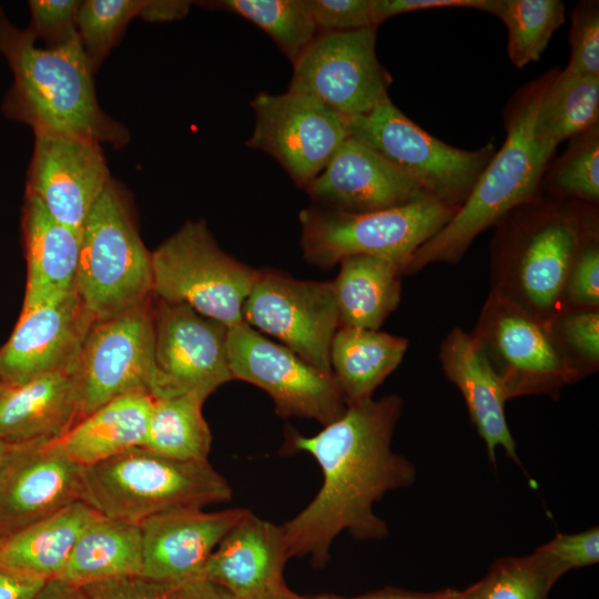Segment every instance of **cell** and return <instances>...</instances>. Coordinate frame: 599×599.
<instances>
[{
	"mask_svg": "<svg viewBox=\"0 0 599 599\" xmlns=\"http://www.w3.org/2000/svg\"><path fill=\"white\" fill-rule=\"evenodd\" d=\"M402 409L397 395L369 398L347 405L338 419L314 436L288 434L290 449L312 455L323 473L314 499L281 525L291 558L308 556L315 567H322L343 531L356 540H380L388 535L374 504L416 480L415 466L392 449Z\"/></svg>",
	"mask_w": 599,
	"mask_h": 599,
	"instance_id": "cell-1",
	"label": "cell"
},
{
	"mask_svg": "<svg viewBox=\"0 0 599 599\" xmlns=\"http://www.w3.org/2000/svg\"><path fill=\"white\" fill-rule=\"evenodd\" d=\"M0 54L13 75L2 105L9 118L34 134L83 138L116 150L130 142L129 129L99 104L94 72L78 33L54 47L40 45L0 8Z\"/></svg>",
	"mask_w": 599,
	"mask_h": 599,
	"instance_id": "cell-2",
	"label": "cell"
},
{
	"mask_svg": "<svg viewBox=\"0 0 599 599\" xmlns=\"http://www.w3.org/2000/svg\"><path fill=\"white\" fill-rule=\"evenodd\" d=\"M494 292L552 324L560 315L576 254L598 225L595 206L561 199H537L517 206L498 223Z\"/></svg>",
	"mask_w": 599,
	"mask_h": 599,
	"instance_id": "cell-3",
	"label": "cell"
},
{
	"mask_svg": "<svg viewBox=\"0 0 599 599\" xmlns=\"http://www.w3.org/2000/svg\"><path fill=\"white\" fill-rule=\"evenodd\" d=\"M559 69L554 68L524 85L510 101L502 145L479 176L465 203L412 256L405 274L432 263L458 262L473 241L510 211L540 196L549 165L537 152L532 128L539 104Z\"/></svg>",
	"mask_w": 599,
	"mask_h": 599,
	"instance_id": "cell-4",
	"label": "cell"
},
{
	"mask_svg": "<svg viewBox=\"0 0 599 599\" xmlns=\"http://www.w3.org/2000/svg\"><path fill=\"white\" fill-rule=\"evenodd\" d=\"M82 501L99 515L141 524L170 510L202 508L232 498L209 461L177 460L145 447L83 467Z\"/></svg>",
	"mask_w": 599,
	"mask_h": 599,
	"instance_id": "cell-5",
	"label": "cell"
},
{
	"mask_svg": "<svg viewBox=\"0 0 599 599\" xmlns=\"http://www.w3.org/2000/svg\"><path fill=\"white\" fill-rule=\"evenodd\" d=\"M74 291L92 322L152 296V253L140 236L129 193L114 179L82 225Z\"/></svg>",
	"mask_w": 599,
	"mask_h": 599,
	"instance_id": "cell-6",
	"label": "cell"
},
{
	"mask_svg": "<svg viewBox=\"0 0 599 599\" xmlns=\"http://www.w3.org/2000/svg\"><path fill=\"white\" fill-rule=\"evenodd\" d=\"M456 211L427 194L368 213H345L314 205L300 212L301 247L305 260L322 268H329L347 256L372 255L396 262L405 274L414 253Z\"/></svg>",
	"mask_w": 599,
	"mask_h": 599,
	"instance_id": "cell-7",
	"label": "cell"
},
{
	"mask_svg": "<svg viewBox=\"0 0 599 599\" xmlns=\"http://www.w3.org/2000/svg\"><path fill=\"white\" fill-rule=\"evenodd\" d=\"M257 275L217 245L203 220L187 221L152 252V296L185 304L227 328L244 323Z\"/></svg>",
	"mask_w": 599,
	"mask_h": 599,
	"instance_id": "cell-8",
	"label": "cell"
},
{
	"mask_svg": "<svg viewBox=\"0 0 599 599\" xmlns=\"http://www.w3.org/2000/svg\"><path fill=\"white\" fill-rule=\"evenodd\" d=\"M348 136L375 149L439 202L458 210L496 153L491 144L464 150L430 135L387 100L346 118Z\"/></svg>",
	"mask_w": 599,
	"mask_h": 599,
	"instance_id": "cell-9",
	"label": "cell"
},
{
	"mask_svg": "<svg viewBox=\"0 0 599 599\" xmlns=\"http://www.w3.org/2000/svg\"><path fill=\"white\" fill-rule=\"evenodd\" d=\"M499 375L508 399L547 394L582 372L557 338L552 324L491 291L473 332Z\"/></svg>",
	"mask_w": 599,
	"mask_h": 599,
	"instance_id": "cell-10",
	"label": "cell"
},
{
	"mask_svg": "<svg viewBox=\"0 0 599 599\" xmlns=\"http://www.w3.org/2000/svg\"><path fill=\"white\" fill-rule=\"evenodd\" d=\"M377 27L317 33L293 63L287 91L309 95L348 118L389 100L392 77L376 55Z\"/></svg>",
	"mask_w": 599,
	"mask_h": 599,
	"instance_id": "cell-11",
	"label": "cell"
},
{
	"mask_svg": "<svg viewBox=\"0 0 599 599\" xmlns=\"http://www.w3.org/2000/svg\"><path fill=\"white\" fill-rule=\"evenodd\" d=\"M226 347L233 378L265 390L280 416L312 418L326 426L344 414L347 405L332 374L246 323L227 329Z\"/></svg>",
	"mask_w": 599,
	"mask_h": 599,
	"instance_id": "cell-12",
	"label": "cell"
},
{
	"mask_svg": "<svg viewBox=\"0 0 599 599\" xmlns=\"http://www.w3.org/2000/svg\"><path fill=\"white\" fill-rule=\"evenodd\" d=\"M243 319L333 375L329 351L339 328L333 281H301L280 272L258 271L244 303Z\"/></svg>",
	"mask_w": 599,
	"mask_h": 599,
	"instance_id": "cell-13",
	"label": "cell"
},
{
	"mask_svg": "<svg viewBox=\"0 0 599 599\" xmlns=\"http://www.w3.org/2000/svg\"><path fill=\"white\" fill-rule=\"evenodd\" d=\"M251 106L255 122L245 145L274 158L304 190L348 138L346 116L309 95L260 92Z\"/></svg>",
	"mask_w": 599,
	"mask_h": 599,
	"instance_id": "cell-14",
	"label": "cell"
},
{
	"mask_svg": "<svg viewBox=\"0 0 599 599\" xmlns=\"http://www.w3.org/2000/svg\"><path fill=\"white\" fill-rule=\"evenodd\" d=\"M152 306L153 398L197 393L206 399L216 388L233 379L226 326L185 304L156 298Z\"/></svg>",
	"mask_w": 599,
	"mask_h": 599,
	"instance_id": "cell-15",
	"label": "cell"
},
{
	"mask_svg": "<svg viewBox=\"0 0 599 599\" xmlns=\"http://www.w3.org/2000/svg\"><path fill=\"white\" fill-rule=\"evenodd\" d=\"M78 365L82 418L119 396L134 392L151 395L154 377L152 296L119 315L93 322Z\"/></svg>",
	"mask_w": 599,
	"mask_h": 599,
	"instance_id": "cell-16",
	"label": "cell"
},
{
	"mask_svg": "<svg viewBox=\"0 0 599 599\" xmlns=\"http://www.w3.org/2000/svg\"><path fill=\"white\" fill-rule=\"evenodd\" d=\"M82 474L57 439L10 444L0 468V539L82 500Z\"/></svg>",
	"mask_w": 599,
	"mask_h": 599,
	"instance_id": "cell-17",
	"label": "cell"
},
{
	"mask_svg": "<svg viewBox=\"0 0 599 599\" xmlns=\"http://www.w3.org/2000/svg\"><path fill=\"white\" fill-rule=\"evenodd\" d=\"M112 176L97 141L37 133L27 190L59 222L81 231Z\"/></svg>",
	"mask_w": 599,
	"mask_h": 599,
	"instance_id": "cell-18",
	"label": "cell"
},
{
	"mask_svg": "<svg viewBox=\"0 0 599 599\" xmlns=\"http://www.w3.org/2000/svg\"><path fill=\"white\" fill-rule=\"evenodd\" d=\"M92 323L75 291L22 306L16 328L0 348L3 385H19L74 363Z\"/></svg>",
	"mask_w": 599,
	"mask_h": 599,
	"instance_id": "cell-19",
	"label": "cell"
},
{
	"mask_svg": "<svg viewBox=\"0 0 599 599\" xmlns=\"http://www.w3.org/2000/svg\"><path fill=\"white\" fill-rule=\"evenodd\" d=\"M245 512L186 508L143 520L141 577L174 588L201 578L214 549Z\"/></svg>",
	"mask_w": 599,
	"mask_h": 599,
	"instance_id": "cell-20",
	"label": "cell"
},
{
	"mask_svg": "<svg viewBox=\"0 0 599 599\" xmlns=\"http://www.w3.org/2000/svg\"><path fill=\"white\" fill-rule=\"evenodd\" d=\"M305 191L315 206L345 213L382 211L426 194L403 170L352 136Z\"/></svg>",
	"mask_w": 599,
	"mask_h": 599,
	"instance_id": "cell-21",
	"label": "cell"
},
{
	"mask_svg": "<svg viewBox=\"0 0 599 599\" xmlns=\"http://www.w3.org/2000/svg\"><path fill=\"white\" fill-rule=\"evenodd\" d=\"M439 359L446 377L464 397L489 461L496 464V450L501 447L520 466L505 415L508 400L505 386L475 335L455 327L441 343Z\"/></svg>",
	"mask_w": 599,
	"mask_h": 599,
	"instance_id": "cell-22",
	"label": "cell"
},
{
	"mask_svg": "<svg viewBox=\"0 0 599 599\" xmlns=\"http://www.w3.org/2000/svg\"><path fill=\"white\" fill-rule=\"evenodd\" d=\"M78 359L0 393V438L8 444L53 440L81 420Z\"/></svg>",
	"mask_w": 599,
	"mask_h": 599,
	"instance_id": "cell-23",
	"label": "cell"
},
{
	"mask_svg": "<svg viewBox=\"0 0 599 599\" xmlns=\"http://www.w3.org/2000/svg\"><path fill=\"white\" fill-rule=\"evenodd\" d=\"M288 559L281 525L246 510L210 556L202 578L240 599H255L284 582Z\"/></svg>",
	"mask_w": 599,
	"mask_h": 599,
	"instance_id": "cell-24",
	"label": "cell"
},
{
	"mask_svg": "<svg viewBox=\"0 0 599 599\" xmlns=\"http://www.w3.org/2000/svg\"><path fill=\"white\" fill-rule=\"evenodd\" d=\"M22 231L28 263L23 306L74 291L81 231L55 220L29 192L24 197Z\"/></svg>",
	"mask_w": 599,
	"mask_h": 599,
	"instance_id": "cell-25",
	"label": "cell"
},
{
	"mask_svg": "<svg viewBox=\"0 0 599 599\" xmlns=\"http://www.w3.org/2000/svg\"><path fill=\"white\" fill-rule=\"evenodd\" d=\"M153 400L146 392L119 396L83 417L57 441L82 467L143 447Z\"/></svg>",
	"mask_w": 599,
	"mask_h": 599,
	"instance_id": "cell-26",
	"label": "cell"
},
{
	"mask_svg": "<svg viewBox=\"0 0 599 599\" xmlns=\"http://www.w3.org/2000/svg\"><path fill=\"white\" fill-rule=\"evenodd\" d=\"M99 514L82 500L0 539V560L43 581L61 575L80 535Z\"/></svg>",
	"mask_w": 599,
	"mask_h": 599,
	"instance_id": "cell-27",
	"label": "cell"
},
{
	"mask_svg": "<svg viewBox=\"0 0 599 599\" xmlns=\"http://www.w3.org/2000/svg\"><path fill=\"white\" fill-rule=\"evenodd\" d=\"M142 564L140 525L99 515L80 535L57 580L84 588L139 577Z\"/></svg>",
	"mask_w": 599,
	"mask_h": 599,
	"instance_id": "cell-28",
	"label": "cell"
},
{
	"mask_svg": "<svg viewBox=\"0 0 599 599\" xmlns=\"http://www.w3.org/2000/svg\"><path fill=\"white\" fill-rule=\"evenodd\" d=\"M402 265L388 258L353 255L339 262L333 281L339 327L378 329L400 301Z\"/></svg>",
	"mask_w": 599,
	"mask_h": 599,
	"instance_id": "cell-29",
	"label": "cell"
},
{
	"mask_svg": "<svg viewBox=\"0 0 599 599\" xmlns=\"http://www.w3.org/2000/svg\"><path fill=\"white\" fill-rule=\"evenodd\" d=\"M408 341L378 329L339 327L329 362L346 405L372 398L375 389L400 364Z\"/></svg>",
	"mask_w": 599,
	"mask_h": 599,
	"instance_id": "cell-30",
	"label": "cell"
},
{
	"mask_svg": "<svg viewBox=\"0 0 599 599\" xmlns=\"http://www.w3.org/2000/svg\"><path fill=\"white\" fill-rule=\"evenodd\" d=\"M599 123V77L558 74L548 87L536 114L532 139L541 158L550 161L565 140Z\"/></svg>",
	"mask_w": 599,
	"mask_h": 599,
	"instance_id": "cell-31",
	"label": "cell"
},
{
	"mask_svg": "<svg viewBox=\"0 0 599 599\" xmlns=\"http://www.w3.org/2000/svg\"><path fill=\"white\" fill-rule=\"evenodd\" d=\"M204 400L197 393L154 398L143 447L177 460L209 461L212 434Z\"/></svg>",
	"mask_w": 599,
	"mask_h": 599,
	"instance_id": "cell-32",
	"label": "cell"
},
{
	"mask_svg": "<svg viewBox=\"0 0 599 599\" xmlns=\"http://www.w3.org/2000/svg\"><path fill=\"white\" fill-rule=\"evenodd\" d=\"M481 11L506 26L507 53L516 68L537 61L566 20L565 3L560 0H486Z\"/></svg>",
	"mask_w": 599,
	"mask_h": 599,
	"instance_id": "cell-33",
	"label": "cell"
},
{
	"mask_svg": "<svg viewBox=\"0 0 599 599\" xmlns=\"http://www.w3.org/2000/svg\"><path fill=\"white\" fill-rule=\"evenodd\" d=\"M199 3L237 14L257 26L292 64L318 33L306 0H215Z\"/></svg>",
	"mask_w": 599,
	"mask_h": 599,
	"instance_id": "cell-34",
	"label": "cell"
},
{
	"mask_svg": "<svg viewBox=\"0 0 599 599\" xmlns=\"http://www.w3.org/2000/svg\"><path fill=\"white\" fill-rule=\"evenodd\" d=\"M556 199L595 206L599 201V123L569 139L561 156L547 167L541 186Z\"/></svg>",
	"mask_w": 599,
	"mask_h": 599,
	"instance_id": "cell-35",
	"label": "cell"
},
{
	"mask_svg": "<svg viewBox=\"0 0 599 599\" xmlns=\"http://www.w3.org/2000/svg\"><path fill=\"white\" fill-rule=\"evenodd\" d=\"M148 0H85L77 17L78 35L95 73L119 43L130 21L139 17Z\"/></svg>",
	"mask_w": 599,
	"mask_h": 599,
	"instance_id": "cell-36",
	"label": "cell"
},
{
	"mask_svg": "<svg viewBox=\"0 0 599 599\" xmlns=\"http://www.w3.org/2000/svg\"><path fill=\"white\" fill-rule=\"evenodd\" d=\"M484 579V599H547L558 580L534 552L496 559Z\"/></svg>",
	"mask_w": 599,
	"mask_h": 599,
	"instance_id": "cell-37",
	"label": "cell"
},
{
	"mask_svg": "<svg viewBox=\"0 0 599 599\" xmlns=\"http://www.w3.org/2000/svg\"><path fill=\"white\" fill-rule=\"evenodd\" d=\"M570 59L564 77H599V2L579 1L571 11Z\"/></svg>",
	"mask_w": 599,
	"mask_h": 599,
	"instance_id": "cell-38",
	"label": "cell"
},
{
	"mask_svg": "<svg viewBox=\"0 0 599 599\" xmlns=\"http://www.w3.org/2000/svg\"><path fill=\"white\" fill-rule=\"evenodd\" d=\"M560 344L582 374L593 370L599 363V313L596 309H576L560 314L552 322Z\"/></svg>",
	"mask_w": 599,
	"mask_h": 599,
	"instance_id": "cell-39",
	"label": "cell"
},
{
	"mask_svg": "<svg viewBox=\"0 0 599 599\" xmlns=\"http://www.w3.org/2000/svg\"><path fill=\"white\" fill-rule=\"evenodd\" d=\"M534 554L559 579L571 569L591 566L599 561V529L596 526L577 534L557 532Z\"/></svg>",
	"mask_w": 599,
	"mask_h": 599,
	"instance_id": "cell-40",
	"label": "cell"
},
{
	"mask_svg": "<svg viewBox=\"0 0 599 599\" xmlns=\"http://www.w3.org/2000/svg\"><path fill=\"white\" fill-rule=\"evenodd\" d=\"M564 298L577 309H596L599 305V229L592 227L583 238L571 264Z\"/></svg>",
	"mask_w": 599,
	"mask_h": 599,
	"instance_id": "cell-41",
	"label": "cell"
},
{
	"mask_svg": "<svg viewBox=\"0 0 599 599\" xmlns=\"http://www.w3.org/2000/svg\"><path fill=\"white\" fill-rule=\"evenodd\" d=\"M79 0H31V21L27 28L43 45L54 47L78 33Z\"/></svg>",
	"mask_w": 599,
	"mask_h": 599,
	"instance_id": "cell-42",
	"label": "cell"
},
{
	"mask_svg": "<svg viewBox=\"0 0 599 599\" xmlns=\"http://www.w3.org/2000/svg\"><path fill=\"white\" fill-rule=\"evenodd\" d=\"M317 32H338L376 27L370 0H306Z\"/></svg>",
	"mask_w": 599,
	"mask_h": 599,
	"instance_id": "cell-43",
	"label": "cell"
},
{
	"mask_svg": "<svg viewBox=\"0 0 599 599\" xmlns=\"http://www.w3.org/2000/svg\"><path fill=\"white\" fill-rule=\"evenodd\" d=\"M81 589L87 599H175L176 588L139 576L100 582Z\"/></svg>",
	"mask_w": 599,
	"mask_h": 599,
	"instance_id": "cell-44",
	"label": "cell"
},
{
	"mask_svg": "<svg viewBox=\"0 0 599 599\" xmlns=\"http://www.w3.org/2000/svg\"><path fill=\"white\" fill-rule=\"evenodd\" d=\"M486 0H370V16L378 27L386 19L419 10L439 8H467L483 10Z\"/></svg>",
	"mask_w": 599,
	"mask_h": 599,
	"instance_id": "cell-45",
	"label": "cell"
},
{
	"mask_svg": "<svg viewBox=\"0 0 599 599\" xmlns=\"http://www.w3.org/2000/svg\"><path fill=\"white\" fill-rule=\"evenodd\" d=\"M47 582L22 575L0 560V599H34Z\"/></svg>",
	"mask_w": 599,
	"mask_h": 599,
	"instance_id": "cell-46",
	"label": "cell"
},
{
	"mask_svg": "<svg viewBox=\"0 0 599 599\" xmlns=\"http://www.w3.org/2000/svg\"><path fill=\"white\" fill-rule=\"evenodd\" d=\"M186 0H148L140 18L148 22H166L184 18L192 6Z\"/></svg>",
	"mask_w": 599,
	"mask_h": 599,
	"instance_id": "cell-47",
	"label": "cell"
},
{
	"mask_svg": "<svg viewBox=\"0 0 599 599\" xmlns=\"http://www.w3.org/2000/svg\"><path fill=\"white\" fill-rule=\"evenodd\" d=\"M175 599H240L221 586L197 578L175 589Z\"/></svg>",
	"mask_w": 599,
	"mask_h": 599,
	"instance_id": "cell-48",
	"label": "cell"
},
{
	"mask_svg": "<svg viewBox=\"0 0 599 599\" xmlns=\"http://www.w3.org/2000/svg\"><path fill=\"white\" fill-rule=\"evenodd\" d=\"M448 591L449 588L436 592H415L396 588H385L379 591L354 598H343L328 595L314 597L313 599H443Z\"/></svg>",
	"mask_w": 599,
	"mask_h": 599,
	"instance_id": "cell-49",
	"label": "cell"
},
{
	"mask_svg": "<svg viewBox=\"0 0 599 599\" xmlns=\"http://www.w3.org/2000/svg\"><path fill=\"white\" fill-rule=\"evenodd\" d=\"M34 599H87V597L81 588L61 580H50Z\"/></svg>",
	"mask_w": 599,
	"mask_h": 599,
	"instance_id": "cell-50",
	"label": "cell"
},
{
	"mask_svg": "<svg viewBox=\"0 0 599 599\" xmlns=\"http://www.w3.org/2000/svg\"><path fill=\"white\" fill-rule=\"evenodd\" d=\"M485 579L468 586L463 590L449 588V591L443 599H484Z\"/></svg>",
	"mask_w": 599,
	"mask_h": 599,
	"instance_id": "cell-51",
	"label": "cell"
},
{
	"mask_svg": "<svg viewBox=\"0 0 599 599\" xmlns=\"http://www.w3.org/2000/svg\"><path fill=\"white\" fill-rule=\"evenodd\" d=\"M255 599H313V598H306L302 597L291 589L287 588L285 582L282 585L264 592L263 595L258 596Z\"/></svg>",
	"mask_w": 599,
	"mask_h": 599,
	"instance_id": "cell-52",
	"label": "cell"
},
{
	"mask_svg": "<svg viewBox=\"0 0 599 599\" xmlns=\"http://www.w3.org/2000/svg\"><path fill=\"white\" fill-rule=\"evenodd\" d=\"M9 448H10V444H8L7 441L0 438V468L3 464V460L8 454Z\"/></svg>",
	"mask_w": 599,
	"mask_h": 599,
	"instance_id": "cell-53",
	"label": "cell"
},
{
	"mask_svg": "<svg viewBox=\"0 0 599 599\" xmlns=\"http://www.w3.org/2000/svg\"><path fill=\"white\" fill-rule=\"evenodd\" d=\"M3 387H4V385H3V383H2V380H1V378H0V393H1V390L3 389Z\"/></svg>",
	"mask_w": 599,
	"mask_h": 599,
	"instance_id": "cell-54",
	"label": "cell"
}]
</instances>
